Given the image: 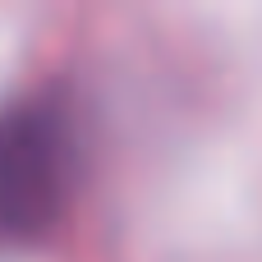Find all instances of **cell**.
Segmentation results:
<instances>
[{
  "instance_id": "6da1fadb",
  "label": "cell",
  "mask_w": 262,
  "mask_h": 262,
  "mask_svg": "<svg viewBox=\"0 0 262 262\" xmlns=\"http://www.w3.org/2000/svg\"><path fill=\"white\" fill-rule=\"evenodd\" d=\"M83 180L78 115L55 92L0 101V249L46 239Z\"/></svg>"
}]
</instances>
